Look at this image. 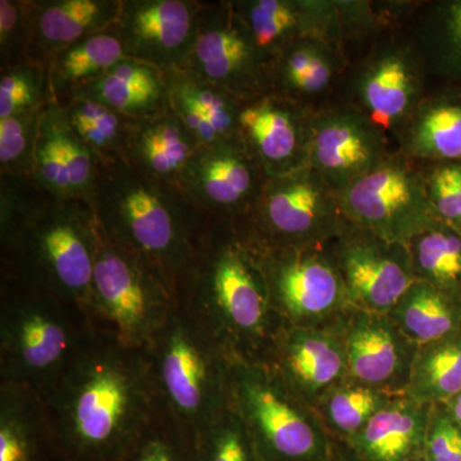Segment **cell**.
Returning <instances> with one entry per match:
<instances>
[{
	"instance_id": "1",
	"label": "cell",
	"mask_w": 461,
	"mask_h": 461,
	"mask_svg": "<svg viewBox=\"0 0 461 461\" xmlns=\"http://www.w3.org/2000/svg\"><path fill=\"white\" fill-rule=\"evenodd\" d=\"M39 395L59 461H118L162 414L145 351L99 330Z\"/></svg>"
},
{
	"instance_id": "2",
	"label": "cell",
	"mask_w": 461,
	"mask_h": 461,
	"mask_svg": "<svg viewBox=\"0 0 461 461\" xmlns=\"http://www.w3.org/2000/svg\"><path fill=\"white\" fill-rule=\"evenodd\" d=\"M96 247L98 222L86 202L0 176V276L77 306L91 320Z\"/></svg>"
},
{
	"instance_id": "3",
	"label": "cell",
	"mask_w": 461,
	"mask_h": 461,
	"mask_svg": "<svg viewBox=\"0 0 461 461\" xmlns=\"http://www.w3.org/2000/svg\"><path fill=\"white\" fill-rule=\"evenodd\" d=\"M176 299L230 360L262 363L284 321L273 311L253 233L244 221L203 227Z\"/></svg>"
},
{
	"instance_id": "4",
	"label": "cell",
	"mask_w": 461,
	"mask_h": 461,
	"mask_svg": "<svg viewBox=\"0 0 461 461\" xmlns=\"http://www.w3.org/2000/svg\"><path fill=\"white\" fill-rule=\"evenodd\" d=\"M89 205L109 238L156 269L176 296L209 218L181 190L149 181L123 159L100 162Z\"/></svg>"
},
{
	"instance_id": "5",
	"label": "cell",
	"mask_w": 461,
	"mask_h": 461,
	"mask_svg": "<svg viewBox=\"0 0 461 461\" xmlns=\"http://www.w3.org/2000/svg\"><path fill=\"white\" fill-rule=\"evenodd\" d=\"M144 351L160 412L195 441L230 402L232 360L178 303Z\"/></svg>"
},
{
	"instance_id": "6",
	"label": "cell",
	"mask_w": 461,
	"mask_h": 461,
	"mask_svg": "<svg viewBox=\"0 0 461 461\" xmlns=\"http://www.w3.org/2000/svg\"><path fill=\"white\" fill-rule=\"evenodd\" d=\"M96 330L77 306L0 276V384L41 393Z\"/></svg>"
},
{
	"instance_id": "7",
	"label": "cell",
	"mask_w": 461,
	"mask_h": 461,
	"mask_svg": "<svg viewBox=\"0 0 461 461\" xmlns=\"http://www.w3.org/2000/svg\"><path fill=\"white\" fill-rule=\"evenodd\" d=\"M176 305L175 294L159 273L109 238L98 223L91 294V320L96 329L144 350Z\"/></svg>"
},
{
	"instance_id": "8",
	"label": "cell",
	"mask_w": 461,
	"mask_h": 461,
	"mask_svg": "<svg viewBox=\"0 0 461 461\" xmlns=\"http://www.w3.org/2000/svg\"><path fill=\"white\" fill-rule=\"evenodd\" d=\"M230 402L263 461H324L329 456L332 438L317 412L263 363L232 360Z\"/></svg>"
},
{
	"instance_id": "9",
	"label": "cell",
	"mask_w": 461,
	"mask_h": 461,
	"mask_svg": "<svg viewBox=\"0 0 461 461\" xmlns=\"http://www.w3.org/2000/svg\"><path fill=\"white\" fill-rule=\"evenodd\" d=\"M254 239L269 302L285 324L330 327L353 308L330 244L275 247Z\"/></svg>"
},
{
	"instance_id": "10",
	"label": "cell",
	"mask_w": 461,
	"mask_h": 461,
	"mask_svg": "<svg viewBox=\"0 0 461 461\" xmlns=\"http://www.w3.org/2000/svg\"><path fill=\"white\" fill-rule=\"evenodd\" d=\"M254 236L275 247H324L345 229L339 193L311 167L268 177L244 221Z\"/></svg>"
},
{
	"instance_id": "11",
	"label": "cell",
	"mask_w": 461,
	"mask_h": 461,
	"mask_svg": "<svg viewBox=\"0 0 461 461\" xmlns=\"http://www.w3.org/2000/svg\"><path fill=\"white\" fill-rule=\"evenodd\" d=\"M339 196L348 222L397 244H408L439 221L420 163L397 150Z\"/></svg>"
},
{
	"instance_id": "12",
	"label": "cell",
	"mask_w": 461,
	"mask_h": 461,
	"mask_svg": "<svg viewBox=\"0 0 461 461\" xmlns=\"http://www.w3.org/2000/svg\"><path fill=\"white\" fill-rule=\"evenodd\" d=\"M427 67L411 36L399 32L375 39L348 75L345 100L387 136L397 133L427 95Z\"/></svg>"
},
{
	"instance_id": "13",
	"label": "cell",
	"mask_w": 461,
	"mask_h": 461,
	"mask_svg": "<svg viewBox=\"0 0 461 461\" xmlns=\"http://www.w3.org/2000/svg\"><path fill=\"white\" fill-rule=\"evenodd\" d=\"M181 68L242 103L271 93V59L258 48L230 0L204 3L193 48Z\"/></svg>"
},
{
	"instance_id": "14",
	"label": "cell",
	"mask_w": 461,
	"mask_h": 461,
	"mask_svg": "<svg viewBox=\"0 0 461 461\" xmlns=\"http://www.w3.org/2000/svg\"><path fill=\"white\" fill-rule=\"evenodd\" d=\"M330 248L353 308L388 314L415 281L406 245L353 223L346 224Z\"/></svg>"
},
{
	"instance_id": "15",
	"label": "cell",
	"mask_w": 461,
	"mask_h": 461,
	"mask_svg": "<svg viewBox=\"0 0 461 461\" xmlns=\"http://www.w3.org/2000/svg\"><path fill=\"white\" fill-rule=\"evenodd\" d=\"M268 177L241 140L202 147L182 181V193L191 204L224 222L247 220Z\"/></svg>"
},
{
	"instance_id": "16",
	"label": "cell",
	"mask_w": 461,
	"mask_h": 461,
	"mask_svg": "<svg viewBox=\"0 0 461 461\" xmlns=\"http://www.w3.org/2000/svg\"><path fill=\"white\" fill-rule=\"evenodd\" d=\"M393 150L388 136L348 103L317 109L308 166L336 193L377 167Z\"/></svg>"
},
{
	"instance_id": "17",
	"label": "cell",
	"mask_w": 461,
	"mask_h": 461,
	"mask_svg": "<svg viewBox=\"0 0 461 461\" xmlns=\"http://www.w3.org/2000/svg\"><path fill=\"white\" fill-rule=\"evenodd\" d=\"M199 0H121L112 32L124 54L168 72L186 63L200 12Z\"/></svg>"
},
{
	"instance_id": "18",
	"label": "cell",
	"mask_w": 461,
	"mask_h": 461,
	"mask_svg": "<svg viewBox=\"0 0 461 461\" xmlns=\"http://www.w3.org/2000/svg\"><path fill=\"white\" fill-rule=\"evenodd\" d=\"M262 363L294 396L312 409L333 388L350 379L344 341L335 324H284Z\"/></svg>"
},
{
	"instance_id": "19",
	"label": "cell",
	"mask_w": 461,
	"mask_h": 461,
	"mask_svg": "<svg viewBox=\"0 0 461 461\" xmlns=\"http://www.w3.org/2000/svg\"><path fill=\"white\" fill-rule=\"evenodd\" d=\"M314 113L275 93L242 103L239 138L267 177L308 167Z\"/></svg>"
},
{
	"instance_id": "20",
	"label": "cell",
	"mask_w": 461,
	"mask_h": 461,
	"mask_svg": "<svg viewBox=\"0 0 461 461\" xmlns=\"http://www.w3.org/2000/svg\"><path fill=\"white\" fill-rule=\"evenodd\" d=\"M344 341L350 381L405 395L418 348L388 314L350 308L335 323Z\"/></svg>"
},
{
	"instance_id": "21",
	"label": "cell",
	"mask_w": 461,
	"mask_h": 461,
	"mask_svg": "<svg viewBox=\"0 0 461 461\" xmlns=\"http://www.w3.org/2000/svg\"><path fill=\"white\" fill-rule=\"evenodd\" d=\"M99 166L98 158L72 131L62 105L50 103L39 127L32 184L57 198L89 204Z\"/></svg>"
},
{
	"instance_id": "22",
	"label": "cell",
	"mask_w": 461,
	"mask_h": 461,
	"mask_svg": "<svg viewBox=\"0 0 461 461\" xmlns=\"http://www.w3.org/2000/svg\"><path fill=\"white\" fill-rule=\"evenodd\" d=\"M269 59L300 39L342 44L338 0H230Z\"/></svg>"
},
{
	"instance_id": "23",
	"label": "cell",
	"mask_w": 461,
	"mask_h": 461,
	"mask_svg": "<svg viewBox=\"0 0 461 461\" xmlns=\"http://www.w3.org/2000/svg\"><path fill=\"white\" fill-rule=\"evenodd\" d=\"M29 60L47 67L60 51L113 27L121 0H29Z\"/></svg>"
},
{
	"instance_id": "24",
	"label": "cell",
	"mask_w": 461,
	"mask_h": 461,
	"mask_svg": "<svg viewBox=\"0 0 461 461\" xmlns=\"http://www.w3.org/2000/svg\"><path fill=\"white\" fill-rule=\"evenodd\" d=\"M169 108L200 147L238 140L242 102L189 69L166 72Z\"/></svg>"
},
{
	"instance_id": "25",
	"label": "cell",
	"mask_w": 461,
	"mask_h": 461,
	"mask_svg": "<svg viewBox=\"0 0 461 461\" xmlns=\"http://www.w3.org/2000/svg\"><path fill=\"white\" fill-rule=\"evenodd\" d=\"M200 148L169 108L165 114L136 121L123 160L149 181L181 190L185 173Z\"/></svg>"
},
{
	"instance_id": "26",
	"label": "cell",
	"mask_w": 461,
	"mask_h": 461,
	"mask_svg": "<svg viewBox=\"0 0 461 461\" xmlns=\"http://www.w3.org/2000/svg\"><path fill=\"white\" fill-rule=\"evenodd\" d=\"M430 411L432 405L395 396L344 444L362 461L421 459Z\"/></svg>"
},
{
	"instance_id": "27",
	"label": "cell",
	"mask_w": 461,
	"mask_h": 461,
	"mask_svg": "<svg viewBox=\"0 0 461 461\" xmlns=\"http://www.w3.org/2000/svg\"><path fill=\"white\" fill-rule=\"evenodd\" d=\"M396 140V150L420 165L461 162V90L427 94Z\"/></svg>"
},
{
	"instance_id": "28",
	"label": "cell",
	"mask_w": 461,
	"mask_h": 461,
	"mask_svg": "<svg viewBox=\"0 0 461 461\" xmlns=\"http://www.w3.org/2000/svg\"><path fill=\"white\" fill-rule=\"evenodd\" d=\"M74 98L93 100L135 121L150 120L169 109L166 72L129 57L81 87Z\"/></svg>"
},
{
	"instance_id": "29",
	"label": "cell",
	"mask_w": 461,
	"mask_h": 461,
	"mask_svg": "<svg viewBox=\"0 0 461 461\" xmlns=\"http://www.w3.org/2000/svg\"><path fill=\"white\" fill-rule=\"evenodd\" d=\"M0 461H59L41 395L0 384Z\"/></svg>"
},
{
	"instance_id": "30",
	"label": "cell",
	"mask_w": 461,
	"mask_h": 461,
	"mask_svg": "<svg viewBox=\"0 0 461 461\" xmlns=\"http://www.w3.org/2000/svg\"><path fill=\"white\" fill-rule=\"evenodd\" d=\"M388 315L418 346L461 330V300L423 281L412 282Z\"/></svg>"
},
{
	"instance_id": "31",
	"label": "cell",
	"mask_w": 461,
	"mask_h": 461,
	"mask_svg": "<svg viewBox=\"0 0 461 461\" xmlns=\"http://www.w3.org/2000/svg\"><path fill=\"white\" fill-rule=\"evenodd\" d=\"M122 44L112 30L95 33L58 53L48 65L51 93L66 107L81 87L124 59Z\"/></svg>"
},
{
	"instance_id": "32",
	"label": "cell",
	"mask_w": 461,
	"mask_h": 461,
	"mask_svg": "<svg viewBox=\"0 0 461 461\" xmlns=\"http://www.w3.org/2000/svg\"><path fill=\"white\" fill-rule=\"evenodd\" d=\"M411 39L427 71L461 90V0L424 3Z\"/></svg>"
},
{
	"instance_id": "33",
	"label": "cell",
	"mask_w": 461,
	"mask_h": 461,
	"mask_svg": "<svg viewBox=\"0 0 461 461\" xmlns=\"http://www.w3.org/2000/svg\"><path fill=\"white\" fill-rule=\"evenodd\" d=\"M460 393L461 330L418 348L405 396L436 405L450 402Z\"/></svg>"
},
{
	"instance_id": "34",
	"label": "cell",
	"mask_w": 461,
	"mask_h": 461,
	"mask_svg": "<svg viewBox=\"0 0 461 461\" xmlns=\"http://www.w3.org/2000/svg\"><path fill=\"white\" fill-rule=\"evenodd\" d=\"M406 247L415 281L427 282L461 300V236L456 230L438 221Z\"/></svg>"
},
{
	"instance_id": "35",
	"label": "cell",
	"mask_w": 461,
	"mask_h": 461,
	"mask_svg": "<svg viewBox=\"0 0 461 461\" xmlns=\"http://www.w3.org/2000/svg\"><path fill=\"white\" fill-rule=\"evenodd\" d=\"M63 109L72 131L100 162L124 159L135 120L89 99L74 98Z\"/></svg>"
},
{
	"instance_id": "36",
	"label": "cell",
	"mask_w": 461,
	"mask_h": 461,
	"mask_svg": "<svg viewBox=\"0 0 461 461\" xmlns=\"http://www.w3.org/2000/svg\"><path fill=\"white\" fill-rule=\"evenodd\" d=\"M395 396L399 395L348 379L321 399L314 411L330 438L345 442L362 430Z\"/></svg>"
},
{
	"instance_id": "37",
	"label": "cell",
	"mask_w": 461,
	"mask_h": 461,
	"mask_svg": "<svg viewBox=\"0 0 461 461\" xmlns=\"http://www.w3.org/2000/svg\"><path fill=\"white\" fill-rule=\"evenodd\" d=\"M196 461H263L244 420L227 403L195 439Z\"/></svg>"
},
{
	"instance_id": "38",
	"label": "cell",
	"mask_w": 461,
	"mask_h": 461,
	"mask_svg": "<svg viewBox=\"0 0 461 461\" xmlns=\"http://www.w3.org/2000/svg\"><path fill=\"white\" fill-rule=\"evenodd\" d=\"M53 102L47 67L26 60L0 71V118L41 112Z\"/></svg>"
},
{
	"instance_id": "39",
	"label": "cell",
	"mask_w": 461,
	"mask_h": 461,
	"mask_svg": "<svg viewBox=\"0 0 461 461\" xmlns=\"http://www.w3.org/2000/svg\"><path fill=\"white\" fill-rule=\"evenodd\" d=\"M44 111L0 118V176L32 177Z\"/></svg>"
},
{
	"instance_id": "40",
	"label": "cell",
	"mask_w": 461,
	"mask_h": 461,
	"mask_svg": "<svg viewBox=\"0 0 461 461\" xmlns=\"http://www.w3.org/2000/svg\"><path fill=\"white\" fill-rule=\"evenodd\" d=\"M118 461H196L195 441L160 414Z\"/></svg>"
},
{
	"instance_id": "41",
	"label": "cell",
	"mask_w": 461,
	"mask_h": 461,
	"mask_svg": "<svg viewBox=\"0 0 461 461\" xmlns=\"http://www.w3.org/2000/svg\"><path fill=\"white\" fill-rule=\"evenodd\" d=\"M433 211L461 236V162L421 165Z\"/></svg>"
},
{
	"instance_id": "42",
	"label": "cell",
	"mask_w": 461,
	"mask_h": 461,
	"mask_svg": "<svg viewBox=\"0 0 461 461\" xmlns=\"http://www.w3.org/2000/svg\"><path fill=\"white\" fill-rule=\"evenodd\" d=\"M32 20L29 0L0 2V71L29 60Z\"/></svg>"
},
{
	"instance_id": "43",
	"label": "cell",
	"mask_w": 461,
	"mask_h": 461,
	"mask_svg": "<svg viewBox=\"0 0 461 461\" xmlns=\"http://www.w3.org/2000/svg\"><path fill=\"white\" fill-rule=\"evenodd\" d=\"M424 461H461V429L444 403L432 405L423 450Z\"/></svg>"
},
{
	"instance_id": "44",
	"label": "cell",
	"mask_w": 461,
	"mask_h": 461,
	"mask_svg": "<svg viewBox=\"0 0 461 461\" xmlns=\"http://www.w3.org/2000/svg\"><path fill=\"white\" fill-rule=\"evenodd\" d=\"M324 461H362L344 442L332 439L329 456Z\"/></svg>"
},
{
	"instance_id": "45",
	"label": "cell",
	"mask_w": 461,
	"mask_h": 461,
	"mask_svg": "<svg viewBox=\"0 0 461 461\" xmlns=\"http://www.w3.org/2000/svg\"><path fill=\"white\" fill-rule=\"evenodd\" d=\"M446 411L451 415L455 423L461 429V393L459 395L453 397L450 402L444 403Z\"/></svg>"
},
{
	"instance_id": "46",
	"label": "cell",
	"mask_w": 461,
	"mask_h": 461,
	"mask_svg": "<svg viewBox=\"0 0 461 461\" xmlns=\"http://www.w3.org/2000/svg\"><path fill=\"white\" fill-rule=\"evenodd\" d=\"M412 461H424V460H423V457H421V459H417V460H412Z\"/></svg>"
}]
</instances>
